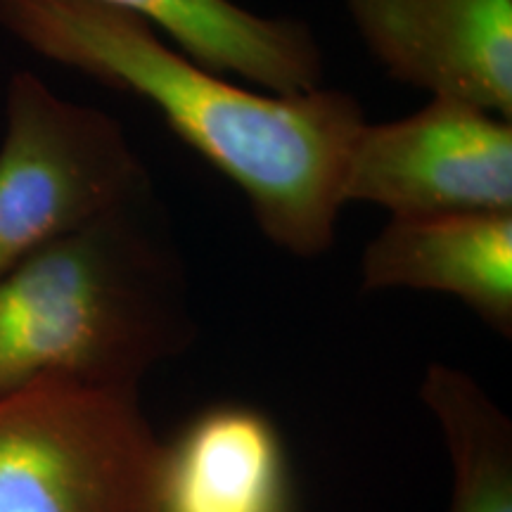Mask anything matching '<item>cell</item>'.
Listing matches in <instances>:
<instances>
[{
    "mask_svg": "<svg viewBox=\"0 0 512 512\" xmlns=\"http://www.w3.org/2000/svg\"><path fill=\"white\" fill-rule=\"evenodd\" d=\"M342 200L392 219L512 214V124L470 102L432 98L411 117L363 124Z\"/></svg>",
    "mask_w": 512,
    "mask_h": 512,
    "instance_id": "obj_5",
    "label": "cell"
},
{
    "mask_svg": "<svg viewBox=\"0 0 512 512\" xmlns=\"http://www.w3.org/2000/svg\"><path fill=\"white\" fill-rule=\"evenodd\" d=\"M0 27L31 53L150 102L245 192L275 247L313 259L335 245L351 145L366 124L354 95L242 88L164 43L143 17L95 0H0Z\"/></svg>",
    "mask_w": 512,
    "mask_h": 512,
    "instance_id": "obj_1",
    "label": "cell"
},
{
    "mask_svg": "<svg viewBox=\"0 0 512 512\" xmlns=\"http://www.w3.org/2000/svg\"><path fill=\"white\" fill-rule=\"evenodd\" d=\"M347 8L392 79L512 119V0H347Z\"/></svg>",
    "mask_w": 512,
    "mask_h": 512,
    "instance_id": "obj_6",
    "label": "cell"
},
{
    "mask_svg": "<svg viewBox=\"0 0 512 512\" xmlns=\"http://www.w3.org/2000/svg\"><path fill=\"white\" fill-rule=\"evenodd\" d=\"M152 190L124 126L31 72L5 88L0 273Z\"/></svg>",
    "mask_w": 512,
    "mask_h": 512,
    "instance_id": "obj_4",
    "label": "cell"
},
{
    "mask_svg": "<svg viewBox=\"0 0 512 512\" xmlns=\"http://www.w3.org/2000/svg\"><path fill=\"white\" fill-rule=\"evenodd\" d=\"M363 290L451 294L512 335V214L389 219L361 259Z\"/></svg>",
    "mask_w": 512,
    "mask_h": 512,
    "instance_id": "obj_7",
    "label": "cell"
},
{
    "mask_svg": "<svg viewBox=\"0 0 512 512\" xmlns=\"http://www.w3.org/2000/svg\"><path fill=\"white\" fill-rule=\"evenodd\" d=\"M159 512H292L283 439L256 408L214 406L164 444Z\"/></svg>",
    "mask_w": 512,
    "mask_h": 512,
    "instance_id": "obj_8",
    "label": "cell"
},
{
    "mask_svg": "<svg viewBox=\"0 0 512 512\" xmlns=\"http://www.w3.org/2000/svg\"><path fill=\"white\" fill-rule=\"evenodd\" d=\"M195 337L152 190L0 273V399L41 382L136 389Z\"/></svg>",
    "mask_w": 512,
    "mask_h": 512,
    "instance_id": "obj_2",
    "label": "cell"
},
{
    "mask_svg": "<svg viewBox=\"0 0 512 512\" xmlns=\"http://www.w3.org/2000/svg\"><path fill=\"white\" fill-rule=\"evenodd\" d=\"M143 17L174 46L219 74L266 93L294 95L323 86V53L309 24L266 17L233 0H95Z\"/></svg>",
    "mask_w": 512,
    "mask_h": 512,
    "instance_id": "obj_9",
    "label": "cell"
},
{
    "mask_svg": "<svg viewBox=\"0 0 512 512\" xmlns=\"http://www.w3.org/2000/svg\"><path fill=\"white\" fill-rule=\"evenodd\" d=\"M420 396L439 422L453 470L448 512H512V425L463 370L432 363Z\"/></svg>",
    "mask_w": 512,
    "mask_h": 512,
    "instance_id": "obj_10",
    "label": "cell"
},
{
    "mask_svg": "<svg viewBox=\"0 0 512 512\" xmlns=\"http://www.w3.org/2000/svg\"><path fill=\"white\" fill-rule=\"evenodd\" d=\"M162 458L136 389L41 382L0 399V512H159Z\"/></svg>",
    "mask_w": 512,
    "mask_h": 512,
    "instance_id": "obj_3",
    "label": "cell"
}]
</instances>
